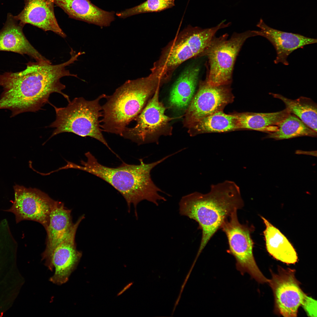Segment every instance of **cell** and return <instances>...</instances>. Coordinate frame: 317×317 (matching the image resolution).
<instances>
[{
  "label": "cell",
  "instance_id": "cell-1",
  "mask_svg": "<svg viewBox=\"0 0 317 317\" xmlns=\"http://www.w3.org/2000/svg\"><path fill=\"white\" fill-rule=\"evenodd\" d=\"M70 54V58L61 64L30 62L22 71L0 75V86L3 91L0 97V109L10 110L11 117L23 112H35L49 103L50 95L54 92L70 101L68 96L62 92L65 86L60 79L66 76L77 77L66 69L77 60L79 56L74 53Z\"/></svg>",
  "mask_w": 317,
  "mask_h": 317
},
{
  "label": "cell",
  "instance_id": "cell-2",
  "mask_svg": "<svg viewBox=\"0 0 317 317\" xmlns=\"http://www.w3.org/2000/svg\"><path fill=\"white\" fill-rule=\"evenodd\" d=\"M180 215L199 224L202 236L197 254L198 257L212 236L235 210L244 206L239 186L225 181L211 186L209 193L195 192L184 196L179 203Z\"/></svg>",
  "mask_w": 317,
  "mask_h": 317
},
{
  "label": "cell",
  "instance_id": "cell-3",
  "mask_svg": "<svg viewBox=\"0 0 317 317\" xmlns=\"http://www.w3.org/2000/svg\"><path fill=\"white\" fill-rule=\"evenodd\" d=\"M87 160H82V165L73 163V168L82 170L95 175L108 183L118 190L125 200L128 211L131 205L135 208L137 217L136 207L141 201L146 200L158 206L160 201L166 199L159 192L165 193L152 181L151 170L156 166L172 156L171 154L156 161L146 163L142 159L138 165L129 164L124 162L116 168L103 166L90 152L85 154Z\"/></svg>",
  "mask_w": 317,
  "mask_h": 317
},
{
  "label": "cell",
  "instance_id": "cell-4",
  "mask_svg": "<svg viewBox=\"0 0 317 317\" xmlns=\"http://www.w3.org/2000/svg\"><path fill=\"white\" fill-rule=\"evenodd\" d=\"M151 73L147 77L128 80L102 106L103 131L122 136L127 126L140 113L157 89L163 85Z\"/></svg>",
  "mask_w": 317,
  "mask_h": 317
},
{
  "label": "cell",
  "instance_id": "cell-5",
  "mask_svg": "<svg viewBox=\"0 0 317 317\" xmlns=\"http://www.w3.org/2000/svg\"><path fill=\"white\" fill-rule=\"evenodd\" d=\"M231 24H225L223 21L215 27L205 29L188 26L163 49L150 70L151 73L163 83H166L181 64L190 59L201 56L217 31Z\"/></svg>",
  "mask_w": 317,
  "mask_h": 317
},
{
  "label": "cell",
  "instance_id": "cell-6",
  "mask_svg": "<svg viewBox=\"0 0 317 317\" xmlns=\"http://www.w3.org/2000/svg\"><path fill=\"white\" fill-rule=\"evenodd\" d=\"M108 97L102 94L92 101L82 97H76L70 101L66 107H54L55 120L50 127L55 128L51 137L64 132H71L82 137L90 136L104 144L115 154L109 146L100 128L99 118L102 117V106L100 100Z\"/></svg>",
  "mask_w": 317,
  "mask_h": 317
},
{
  "label": "cell",
  "instance_id": "cell-7",
  "mask_svg": "<svg viewBox=\"0 0 317 317\" xmlns=\"http://www.w3.org/2000/svg\"><path fill=\"white\" fill-rule=\"evenodd\" d=\"M255 36L253 31L249 30L235 33L228 39L227 33L215 37L201 55L207 56L208 60L207 82L213 86L230 85L235 60L242 46L247 38Z\"/></svg>",
  "mask_w": 317,
  "mask_h": 317
},
{
  "label": "cell",
  "instance_id": "cell-8",
  "mask_svg": "<svg viewBox=\"0 0 317 317\" xmlns=\"http://www.w3.org/2000/svg\"><path fill=\"white\" fill-rule=\"evenodd\" d=\"M237 210L232 213L220 228L227 239L229 248L227 252L234 257L236 269L242 274L247 273L259 283H268L269 279L259 269L254 256V242L251 235L253 227L240 222Z\"/></svg>",
  "mask_w": 317,
  "mask_h": 317
},
{
  "label": "cell",
  "instance_id": "cell-9",
  "mask_svg": "<svg viewBox=\"0 0 317 317\" xmlns=\"http://www.w3.org/2000/svg\"><path fill=\"white\" fill-rule=\"evenodd\" d=\"M160 88L148 101L145 107L134 119L136 125L126 128L122 136L137 143L138 145L158 143L161 136H170L172 127L170 122L175 118L165 114L166 108L159 101Z\"/></svg>",
  "mask_w": 317,
  "mask_h": 317
},
{
  "label": "cell",
  "instance_id": "cell-10",
  "mask_svg": "<svg viewBox=\"0 0 317 317\" xmlns=\"http://www.w3.org/2000/svg\"><path fill=\"white\" fill-rule=\"evenodd\" d=\"M14 188L15 196L13 204L5 211L14 214L16 223L26 220L34 221L41 224L45 229L55 201L37 188L17 185Z\"/></svg>",
  "mask_w": 317,
  "mask_h": 317
},
{
  "label": "cell",
  "instance_id": "cell-11",
  "mask_svg": "<svg viewBox=\"0 0 317 317\" xmlns=\"http://www.w3.org/2000/svg\"><path fill=\"white\" fill-rule=\"evenodd\" d=\"M229 85L213 86L205 80L200 81L198 91L185 111L184 126L187 128L202 118L223 111L232 103L234 97Z\"/></svg>",
  "mask_w": 317,
  "mask_h": 317
},
{
  "label": "cell",
  "instance_id": "cell-12",
  "mask_svg": "<svg viewBox=\"0 0 317 317\" xmlns=\"http://www.w3.org/2000/svg\"><path fill=\"white\" fill-rule=\"evenodd\" d=\"M271 272L268 283L273 292L275 310L284 317L297 316L306 294L295 277V270L278 266L277 273Z\"/></svg>",
  "mask_w": 317,
  "mask_h": 317
},
{
  "label": "cell",
  "instance_id": "cell-13",
  "mask_svg": "<svg viewBox=\"0 0 317 317\" xmlns=\"http://www.w3.org/2000/svg\"><path fill=\"white\" fill-rule=\"evenodd\" d=\"M85 217L83 215L78 218L66 238L45 259V265L50 270L55 269V273L50 279L55 284L59 285L66 282L82 257V252L77 250L75 239L78 227Z\"/></svg>",
  "mask_w": 317,
  "mask_h": 317
},
{
  "label": "cell",
  "instance_id": "cell-14",
  "mask_svg": "<svg viewBox=\"0 0 317 317\" xmlns=\"http://www.w3.org/2000/svg\"><path fill=\"white\" fill-rule=\"evenodd\" d=\"M257 26L260 30L253 31L256 36H260L267 39L275 48L276 56L275 64L281 63L287 65L289 56L294 51L303 48L305 45L317 43V39L305 36L297 33L281 31L267 25L260 19Z\"/></svg>",
  "mask_w": 317,
  "mask_h": 317
},
{
  "label": "cell",
  "instance_id": "cell-15",
  "mask_svg": "<svg viewBox=\"0 0 317 317\" xmlns=\"http://www.w3.org/2000/svg\"><path fill=\"white\" fill-rule=\"evenodd\" d=\"M18 21L12 14H8L6 22L0 31V51L26 54L38 62L50 61L30 44L23 32V26Z\"/></svg>",
  "mask_w": 317,
  "mask_h": 317
},
{
  "label": "cell",
  "instance_id": "cell-16",
  "mask_svg": "<svg viewBox=\"0 0 317 317\" xmlns=\"http://www.w3.org/2000/svg\"><path fill=\"white\" fill-rule=\"evenodd\" d=\"M52 8L46 0H25L23 9L14 17L23 26L30 24L65 38L66 35L59 25Z\"/></svg>",
  "mask_w": 317,
  "mask_h": 317
},
{
  "label": "cell",
  "instance_id": "cell-17",
  "mask_svg": "<svg viewBox=\"0 0 317 317\" xmlns=\"http://www.w3.org/2000/svg\"><path fill=\"white\" fill-rule=\"evenodd\" d=\"M72 210L66 208L64 203L55 201L49 216V223L45 229L47 233L46 247L42 254L45 259L55 248L67 237L72 229L73 223Z\"/></svg>",
  "mask_w": 317,
  "mask_h": 317
},
{
  "label": "cell",
  "instance_id": "cell-18",
  "mask_svg": "<svg viewBox=\"0 0 317 317\" xmlns=\"http://www.w3.org/2000/svg\"><path fill=\"white\" fill-rule=\"evenodd\" d=\"M71 17L101 27L108 26L114 19V12L103 10L89 0H54Z\"/></svg>",
  "mask_w": 317,
  "mask_h": 317
},
{
  "label": "cell",
  "instance_id": "cell-19",
  "mask_svg": "<svg viewBox=\"0 0 317 317\" xmlns=\"http://www.w3.org/2000/svg\"><path fill=\"white\" fill-rule=\"evenodd\" d=\"M199 68L197 66H190L182 72L172 86L169 103L171 106L179 110L185 111L194 95Z\"/></svg>",
  "mask_w": 317,
  "mask_h": 317
},
{
  "label": "cell",
  "instance_id": "cell-20",
  "mask_svg": "<svg viewBox=\"0 0 317 317\" xmlns=\"http://www.w3.org/2000/svg\"><path fill=\"white\" fill-rule=\"evenodd\" d=\"M261 217L266 226L264 234L268 252L276 259L287 264L296 262L297 254L291 244L278 229Z\"/></svg>",
  "mask_w": 317,
  "mask_h": 317
},
{
  "label": "cell",
  "instance_id": "cell-21",
  "mask_svg": "<svg viewBox=\"0 0 317 317\" xmlns=\"http://www.w3.org/2000/svg\"><path fill=\"white\" fill-rule=\"evenodd\" d=\"M290 113L286 108L273 112L233 113L237 118L238 130H254L268 133L275 131L279 123Z\"/></svg>",
  "mask_w": 317,
  "mask_h": 317
},
{
  "label": "cell",
  "instance_id": "cell-22",
  "mask_svg": "<svg viewBox=\"0 0 317 317\" xmlns=\"http://www.w3.org/2000/svg\"><path fill=\"white\" fill-rule=\"evenodd\" d=\"M190 136L206 133L227 132L238 130L236 116L223 111L202 118L187 127Z\"/></svg>",
  "mask_w": 317,
  "mask_h": 317
},
{
  "label": "cell",
  "instance_id": "cell-23",
  "mask_svg": "<svg viewBox=\"0 0 317 317\" xmlns=\"http://www.w3.org/2000/svg\"><path fill=\"white\" fill-rule=\"evenodd\" d=\"M270 94L281 100L290 113L317 132V104L311 99L301 96L293 100L280 94L271 93Z\"/></svg>",
  "mask_w": 317,
  "mask_h": 317
},
{
  "label": "cell",
  "instance_id": "cell-24",
  "mask_svg": "<svg viewBox=\"0 0 317 317\" xmlns=\"http://www.w3.org/2000/svg\"><path fill=\"white\" fill-rule=\"evenodd\" d=\"M264 138L280 140L308 136L315 137L317 132L294 114L290 113L278 124L276 130L268 133Z\"/></svg>",
  "mask_w": 317,
  "mask_h": 317
},
{
  "label": "cell",
  "instance_id": "cell-25",
  "mask_svg": "<svg viewBox=\"0 0 317 317\" xmlns=\"http://www.w3.org/2000/svg\"><path fill=\"white\" fill-rule=\"evenodd\" d=\"M175 0H146L133 7L117 12L116 15L125 18L142 13L159 12L174 6Z\"/></svg>",
  "mask_w": 317,
  "mask_h": 317
},
{
  "label": "cell",
  "instance_id": "cell-26",
  "mask_svg": "<svg viewBox=\"0 0 317 317\" xmlns=\"http://www.w3.org/2000/svg\"><path fill=\"white\" fill-rule=\"evenodd\" d=\"M317 301L306 295L301 306L310 317L317 316Z\"/></svg>",
  "mask_w": 317,
  "mask_h": 317
},
{
  "label": "cell",
  "instance_id": "cell-27",
  "mask_svg": "<svg viewBox=\"0 0 317 317\" xmlns=\"http://www.w3.org/2000/svg\"><path fill=\"white\" fill-rule=\"evenodd\" d=\"M133 282H131L126 286L118 294L117 296H119L122 294L124 292L129 289L132 285Z\"/></svg>",
  "mask_w": 317,
  "mask_h": 317
},
{
  "label": "cell",
  "instance_id": "cell-28",
  "mask_svg": "<svg viewBox=\"0 0 317 317\" xmlns=\"http://www.w3.org/2000/svg\"><path fill=\"white\" fill-rule=\"evenodd\" d=\"M48 4L51 6L52 7L53 4L54 3V0H46Z\"/></svg>",
  "mask_w": 317,
  "mask_h": 317
}]
</instances>
